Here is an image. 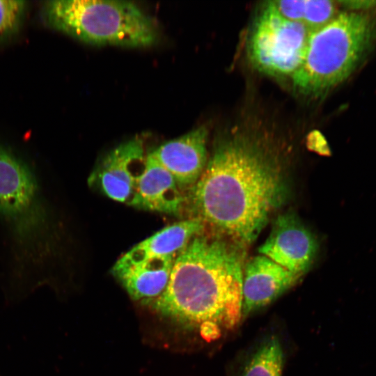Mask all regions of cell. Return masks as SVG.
<instances>
[{"mask_svg":"<svg viewBox=\"0 0 376 376\" xmlns=\"http://www.w3.org/2000/svg\"><path fill=\"white\" fill-rule=\"evenodd\" d=\"M263 139L237 132L217 144L191 187L195 217L238 245L252 243L282 203L285 185Z\"/></svg>","mask_w":376,"mask_h":376,"instance_id":"obj_1","label":"cell"},{"mask_svg":"<svg viewBox=\"0 0 376 376\" xmlns=\"http://www.w3.org/2000/svg\"><path fill=\"white\" fill-rule=\"evenodd\" d=\"M242 279L240 248L202 233L177 256L165 290L150 306L204 339L215 340L242 318Z\"/></svg>","mask_w":376,"mask_h":376,"instance_id":"obj_2","label":"cell"},{"mask_svg":"<svg viewBox=\"0 0 376 376\" xmlns=\"http://www.w3.org/2000/svg\"><path fill=\"white\" fill-rule=\"evenodd\" d=\"M43 13L52 27L94 45L145 47L158 38L152 18L132 1L54 0Z\"/></svg>","mask_w":376,"mask_h":376,"instance_id":"obj_3","label":"cell"},{"mask_svg":"<svg viewBox=\"0 0 376 376\" xmlns=\"http://www.w3.org/2000/svg\"><path fill=\"white\" fill-rule=\"evenodd\" d=\"M372 37L368 18L355 13H342L311 33L302 62L292 75L294 89L307 97L323 96L351 75Z\"/></svg>","mask_w":376,"mask_h":376,"instance_id":"obj_4","label":"cell"},{"mask_svg":"<svg viewBox=\"0 0 376 376\" xmlns=\"http://www.w3.org/2000/svg\"><path fill=\"white\" fill-rule=\"evenodd\" d=\"M309 35L304 24L284 19L267 1L250 29L246 43L249 61L262 73L292 76L302 62Z\"/></svg>","mask_w":376,"mask_h":376,"instance_id":"obj_5","label":"cell"},{"mask_svg":"<svg viewBox=\"0 0 376 376\" xmlns=\"http://www.w3.org/2000/svg\"><path fill=\"white\" fill-rule=\"evenodd\" d=\"M40 191L29 167L0 145V214L17 237L28 240L45 223Z\"/></svg>","mask_w":376,"mask_h":376,"instance_id":"obj_6","label":"cell"},{"mask_svg":"<svg viewBox=\"0 0 376 376\" xmlns=\"http://www.w3.org/2000/svg\"><path fill=\"white\" fill-rule=\"evenodd\" d=\"M146 157L140 139L123 143L102 158L89 177V183L109 198L132 206Z\"/></svg>","mask_w":376,"mask_h":376,"instance_id":"obj_7","label":"cell"},{"mask_svg":"<svg viewBox=\"0 0 376 376\" xmlns=\"http://www.w3.org/2000/svg\"><path fill=\"white\" fill-rule=\"evenodd\" d=\"M319 244L316 237L292 212L279 215L258 252L301 276L314 263Z\"/></svg>","mask_w":376,"mask_h":376,"instance_id":"obj_8","label":"cell"},{"mask_svg":"<svg viewBox=\"0 0 376 376\" xmlns=\"http://www.w3.org/2000/svg\"><path fill=\"white\" fill-rule=\"evenodd\" d=\"M208 132L201 126L167 141L150 154L175 178L182 189L192 187L207 163Z\"/></svg>","mask_w":376,"mask_h":376,"instance_id":"obj_9","label":"cell"},{"mask_svg":"<svg viewBox=\"0 0 376 376\" xmlns=\"http://www.w3.org/2000/svg\"><path fill=\"white\" fill-rule=\"evenodd\" d=\"M300 277L263 255L251 258L243 269L242 318L269 305Z\"/></svg>","mask_w":376,"mask_h":376,"instance_id":"obj_10","label":"cell"},{"mask_svg":"<svg viewBox=\"0 0 376 376\" xmlns=\"http://www.w3.org/2000/svg\"><path fill=\"white\" fill-rule=\"evenodd\" d=\"M205 228L200 219L194 217L166 226L134 246L113 267H125L156 258H176Z\"/></svg>","mask_w":376,"mask_h":376,"instance_id":"obj_11","label":"cell"},{"mask_svg":"<svg viewBox=\"0 0 376 376\" xmlns=\"http://www.w3.org/2000/svg\"><path fill=\"white\" fill-rule=\"evenodd\" d=\"M185 196L173 175L150 153L139 180L133 207L160 213H179Z\"/></svg>","mask_w":376,"mask_h":376,"instance_id":"obj_12","label":"cell"},{"mask_svg":"<svg viewBox=\"0 0 376 376\" xmlns=\"http://www.w3.org/2000/svg\"><path fill=\"white\" fill-rule=\"evenodd\" d=\"M175 258H156L122 267L111 273L130 297L150 306L165 290Z\"/></svg>","mask_w":376,"mask_h":376,"instance_id":"obj_13","label":"cell"},{"mask_svg":"<svg viewBox=\"0 0 376 376\" xmlns=\"http://www.w3.org/2000/svg\"><path fill=\"white\" fill-rule=\"evenodd\" d=\"M283 366L282 347L276 338H271L253 352L241 376H281Z\"/></svg>","mask_w":376,"mask_h":376,"instance_id":"obj_14","label":"cell"},{"mask_svg":"<svg viewBox=\"0 0 376 376\" xmlns=\"http://www.w3.org/2000/svg\"><path fill=\"white\" fill-rule=\"evenodd\" d=\"M336 6L329 0H305L302 24L310 33L329 24L336 16Z\"/></svg>","mask_w":376,"mask_h":376,"instance_id":"obj_15","label":"cell"},{"mask_svg":"<svg viewBox=\"0 0 376 376\" xmlns=\"http://www.w3.org/2000/svg\"><path fill=\"white\" fill-rule=\"evenodd\" d=\"M26 1L0 0V38L14 31L20 21Z\"/></svg>","mask_w":376,"mask_h":376,"instance_id":"obj_16","label":"cell"},{"mask_svg":"<svg viewBox=\"0 0 376 376\" xmlns=\"http://www.w3.org/2000/svg\"><path fill=\"white\" fill-rule=\"evenodd\" d=\"M270 2L282 17L302 24L305 0L270 1Z\"/></svg>","mask_w":376,"mask_h":376,"instance_id":"obj_17","label":"cell"},{"mask_svg":"<svg viewBox=\"0 0 376 376\" xmlns=\"http://www.w3.org/2000/svg\"><path fill=\"white\" fill-rule=\"evenodd\" d=\"M308 148L322 155L328 156L330 155V149L322 134L315 131L311 133L307 139Z\"/></svg>","mask_w":376,"mask_h":376,"instance_id":"obj_18","label":"cell"},{"mask_svg":"<svg viewBox=\"0 0 376 376\" xmlns=\"http://www.w3.org/2000/svg\"><path fill=\"white\" fill-rule=\"evenodd\" d=\"M339 3L350 9H366L375 6L376 1H343Z\"/></svg>","mask_w":376,"mask_h":376,"instance_id":"obj_19","label":"cell"}]
</instances>
